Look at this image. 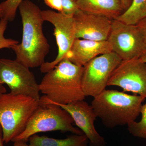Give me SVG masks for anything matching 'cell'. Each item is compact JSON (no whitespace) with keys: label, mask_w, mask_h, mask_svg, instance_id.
Here are the masks:
<instances>
[{"label":"cell","mask_w":146,"mask_h":146,"mask_svg":"<svg viewBox=\"0 0 146 146\" xmlns=\"http://www.w3.org/2000/svg\"><path fill=\"white\" fill-rule=\"evenodd\" d=\"M19 9L23 25L21 43L11 48L16 60L29 68L41 67L45 63L50 46L43 31L42 10L30 0H24Z\"/></svg>","instance_id":"obj_1"},{"label":"cell","mask_w":146,"mask_h":146,"mask_svg":"<svg viewBox=\"0 0 146 146\" xmlns=\"http://www.w3.org/2000/svg\"><path fill=\"white\" fill-rule=\"evenodd\" d=\"M83 69L65 58L46 73L39 84L40 92L44 95L40 98V102L65 105L84 100Z\"/></svg>","instance_id":"obj_2"},{"label":"cell","mask_w":146,"mask_h":146,"mask_svg":"<svg viewBox=\"0 0 146 146\" xmlns=\"http://www.w3.org/2000/svg\"><path fill=\"white\" fill-rule=\"evenodd\" d=\"M145 99L138 95L105 89L94 97L91 105L104 125L112 128L136 121Z\"/></svg>","instance_id":"obj_3"},{"label":"cell","mask_w":146,"mask_h":146,"mask_svg":"<svg viewBox=\"0 0 146 146\" xmlns=\"http://www.w3.org/2000/svg\"><path fill=\"white\" fill-rule=\"evenodd\" d=\"M39 104V101L24 95L0 96V124L5 143L13 142L24 131Z\"/></svg>","instance_id":"obj_4"},{"label":"cell","mask_w":146,"mask_h":146,"mask_svg":"<svg viewBox=\"0 0 146 146\" xmlns=\"http://www.w3.org/2000/svg\"><path fill=\"white\" fill-rule=\"evenodd\" d=\"M74 123L70 114L59 106L40 102L39 106L30 118L25 130L14 141H28L31 136L37 133L55 131L70 132L78 135L83 134L80 129L73 126Z\"/></svg>","instance_id":"obj_5"},{"label":"cell","mask_w":146,"mask_h":146,"mask_svg":"<svg viewBox=\"0 0 146 146\" xmlns=\"http://www.w3.org/2000/svg\"><path fill=\"white\" fill-rule=\"evenodd\" d=\"M122 61L111 52L94 58L83 66L82 86L85 96L94 98L106 89L111 74Z\"/></svg>","instance_id":"obj_6"},{"label":"cell","mask_w":146,"mask_h":146,"mask_svg":"<svg viewBox=\"0 0 146 146\" xmlns=\"http://www.w3.org/2000/svg\"><path fill=\"white\" fill-rule=\"evenodd\" d=\"M0 82L8 86L11 94L24 95L40 101L39 85L34 74L16 59H0Z\"/></svg>","instance_id":"obj_7"},{"label":"cell","mask_w":146,"mask_h":146,"mask_svg":"<svg viewBox=\"0 0 146 146\" xmlns=\"http://www.w3.org/2000/svg\"><path fill=\"white\" fill-rule=\"evenodd\" d=\"M107 41L112 51L122 60L139 58L146 50V44L136 25H128L112 20L111 29Z\"/></svg>","instance_id":"obj_8"},{"label":"cell","mask_w":146,"mask_h":146,"mask_svg":"<svg viewBox=\"0 0 146 146\" xmlns=\"http://www.w3.org/2000/svg\"><path fill=\"white\" fill-rule=\"evenodd\" d=\"M42 14L44 21L53 26L54 35L58 49L57 56L54 60L46 62L40 67L41 72L46 73L67 57L76 39L75 29L73 17L52 10H42Z\"/></svg>","instance_id":"obj_9"},{"label":"cell","mask_w":146,"mask_h":146,"mask_svg":"<svg viewBox=\"0 0 146 146\" xmlns=\"http://www.w3.org/2000/svg\"><path fill=\"white\" fill-rule=\"evenodd\" d=\"M121 87L146 98V63L140 59L122 60L113 71L108 86Z\"/></svg>","instance_id":"obj_10"},{"label":"cell","mask_w":146,"mask_h":146,"mask_svg":"<svg viewBox=\"0 0 146 146\" xmlns=\"http://www.w3.org/2000/svg\"><path fill=\"white\" fill-rule=\"evenodd\" d=\"M76 39L107 41L111 29L112 19L106 16L80 10L73 16Z\"/></svg>","instance_id":"obj_11"},{"label":"cell","mask_w":146,"mask_h":146,"mask_svg":"<svg viewBox=\"0 0 146 146\" xmlns=\"http://www.w3.org/2000/svg\"><path fill=\"white\" fill-rule=\"evenodd\" d=\"M57 105L70 114L74 123L88 138L90 146L106 145L104 138L100 135L95 128L94 122L97 117L91 105L84 100Z\"/></svg>","instance_id":"obj_12"},{"label":"cell","mask_w":146,"mask_h":146,"mask_svg":"<svg viewBox=\"0 0 146 146\" xmlns=\"http://www.w3.org/2000/svg\"><path fill=\"white\" fill-rule=\"evenodd\" d=\"M111 52L112 47L107 41L76 39L66 58L76 65L84 66L94 58Z\"/></svg>","instance_id":"obj_13"},{"label":"cell","mask_w":146,"mask_h":146,"mask_svg":"<svg viewBox=\"0 0 146 146\" xmlns=\"http://www.w3.org/2000/svg\"><path fill=\"white\" fill-rule=\"evenodd\" d=\"M80 10L114 20L125 11L121 0H76Z\"/></svg>","instance_id":"obj_14"},{"label":"cell","mask_w":146,"mask_h":146,"mask_svg":"<svg viewBox=\"0 0 146 146\" xmlns=\"http://www.w3.org/2000/svg\"><path fill=\"white\" fill-rule=\"evenodd\" d=\"M29 146H88L89 141L84 134H73L58 139L35 134L29 138Z\"/></svg>","instance_id":"obj_15"},{"label":"cell","mask_w":146,"mask_h":146,"mask_svg":"<svg viewBox=\"0 0 146 146\" xmlns=\"http://www.w3.org/2000/svg\"><path fill=\"white\" fill-rule=\"evenodd\" d=\"M146 17V0H133L129 8L116 19L128 24L136 25Z\"/></svg>","instance_id":"obj_16"},{"label":"cell","mask_w":146,"mask_h":146,"mask_svg":"<svg viewBox=\"0 0 146 146\" xmlns=\"http://www.w3.org/2000/svg\"><path fill=\"white\" fill-rule=\"evenodd\" d=\"M141 119L139 121H136L127 125L128 130L134 137L146 139V103L141 108Z\"/></svg>","instance_id":"obj_17"},{"label":"cell","mask_w":146,"mask_h":146,"mask_svg":"<svg viewBox=\"0 0 146 146\" xmlns=\"http://www.w3.org/2000/svg\"><path fill=\"white\" fill-rule=\"evenodd\" d=\"M24 0H6L0 4L3 18L8 22H12L16 18L18 7Z\"/></svg>","instance_id":"obj_18"},{"label":"cell","mask_w":146,"mask_h":146,"mask_svg":"<svg viewBox=\"0 0 146 146\" xmlns=\"http://www.w3.org/2000/svg\"><path fill=\"white\" fill-rule=\"evenodd\" d=\"M8 23V21L3 18L0 22V50L4 48L11 49L14 45L19 43L17 40L5 37V33L7 28Z\"/></svg>","instance_id":"obj_19"},{"label":"cell","mask_w":146,"mask_h":146,"mask_svg":"<svg viewBox=\"0 0 146 146\" xmlns=\"http://www.w3.org/2000/svg\"><path fill=\"white\" fill-rule=\"evenodd\" d=\"M62 11L61 13L66 16L73 17L78 11V8L76 0H61Z\"/></svg>","instance_id":"obj_20"},{"label":"cell","mask_w":146,"mask_h":146,"mask_svg":"<svg viewBox=\"0 0 146 146\" xmlns=\"http://www.w3.org/2000/svg\"><path fill=\"white\" fill-rule=\"evenodd\" d=\"M45 3L50 8L57 11L61 13L62 11V5L61 0H44Z\"/></svg>","instance_id":"obj_21"},{"label":"cell","mask_w":146,"mask_h":146,"mask_svg":"<svg viewBox=\"0 0 146 146\" xmlns=\"http://www.w3.org/2000/svg\"><path fill=\"white\" fill-rule=\"evenodd\" d=\"M136 25L142 35L146 44V17L138 22Z\"/></svg>","instance_id":"obj_22"},{"label":"cell","mask_w":146,"mask_h":146,"mask_svg":"<svg viewBox=\"0 0 146 146\" xmlns=\"http://www.w3.org/2000/svg\"><path fill=\"white\" fill-rule=\"evenodd\" d=\"M28 141L24 140H17L14 141L13 146H29L27 143Z\"/></svg>","instance_id":"obj_23"},{"label":"cell","mask_w":146,"mask_h":146,"mask_svg":"<svg viewBox=\"0 0 146 146\" xmlns=\"http://www.w3.org/2000/svg\"><path fill=\"white\" fill-rule=\"evenodd\" d=\"M125 11L130 6L133 0H121Z\"/></svg>","instance_id":"obj_24"},{"label":"cell","mask_w":146,"mask_h":146,"mask_svg":"<svg viewBox=\"0 0 146 146\" xmlns=\"http://www.w3.org/2000/svg\"><path fill=\"white\" fill-rule=\"evenodd\" d=\"M3 139V132L2 128L0 124V146H4Z\"/></svg>","instance_id":"obj_25"},{"label":"cell","mask_w":146,"mask_h":146,"mask_svg":"<svg viewBox=\"0 0 146 146\" xmlns=\"http://www.w3.org/2000/svg\"><path fill=\"white\" fill-rule=\"evenodd\" d=\"M6 93V89L3 84L0 82V96Z\"/></svg>","instance_id":"obj_26"},{"label":"cell","mask_w":146,"mask_h":146,"mask_svg":"<svg viewBox=\"0 0 146 146\" xmlns=\"http://www.w3.org/2000/svg\"><path fill=\"white\" fill-rule=\"evenodd\" d=\"M139 58H140L142 61L146 63V51Z\"/></svg>","instance_id":"obj_27"},{"label":"cell","mask_w":146,"mask_h":146,"mask_svg":"<svg viewBox=\"0 0 146 146\" xmlns=\"http://www.w3.org/2000/svg\"><path fill=\"white\" fill-rule=\"evenodd\" d=\"M3 18V15L2 10L1 8V6H0V22H1V21Z\"/></svg>","instance_id":"obj_28"}]
</instances>
